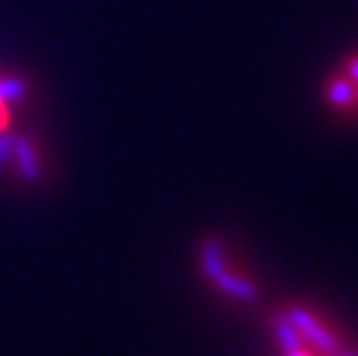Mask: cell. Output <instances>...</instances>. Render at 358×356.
<instances>
[{
  "label": "cell",
  "instance_id": "obj_1",
  "mask_svg": "<svg viewBox=\"0 0 358 356\" xmlns=\"http://www.w3.org/2000/svg\"><path fill=\"white\" fill-rule=\"evenodd\" d=\"M287 317H289V322H292L294 327L299 329L301 336L306 338L310 345H315L317 350H322L324 354H335V352L340 350V338L335 336L333 331L326 329L315 315L308 313V310L289 308Z\"/></svg>",
  "mask_w": 358,
  "mask_h": 356
},
{
  "label": "cell",
  "instance_id": "obj_2",
  "mask_svg": "<svg viewBox=\"0 0 358 356\" xmlns=\"http://www.w3.org/2000/svg\"><path fill=\"white\" fill-rule=\"evenodd\" d=\"M220 290H222L224 294H229V297L238 299V301H255L257 299V285L252 283V280L243 278V276H236V273H229V271H222L215 280H213Z\"/></svg>",
  "mask_w": 358,
  "mask_h": 356
},
{
  "label": "cell",
  "instance_id": "obj_3",
  "mask_svg": "<svg viewBox=\"0 0 358 356\" xmlns=\"http://www.w3.org/2000/svg\"><path fill=\"white\" fill-rule=\"evenodd\" d=\"M14 153H17L19 171L24 173L26 180L35 183V180L42 176V166H40V160H37L33 146H30L26 139H14Z\"/></svg>",
  "mask_w": 358,
  "mask_h": 356
},
{
  "label": "cell",
  "instance_id": "obj_4",
  "mask_svg": "<svg viewBox=\"0 0 358 356\" xmlns=\"http://www.w3.org/2000/svg\"><path fill=\"white\" fill-rule=\"evenodd\" d=\"M201 266H203V273L210 280H215L224 271V252H222L220 241L210 238L201 245Z\"/></svg>",
  "mask_w": 358,
  "mask_h": 356
},
{
  "label": "cell",
  "instance_id": "obj_5",
  "mask_svg": "<svg viewBox=\"0 0 358 356\" xmlns=\"http://www.w3.org/2000/svg\"><path fill=\"white\" fill-rule=\"evenodd\" d=\"M275 333H278V340H280V345H282V350H285V352L306 350V338H303L299 333V329L289 322L287 313L275 317Z\"/></svg>",
  "mask_w": 358,
  "mask_h": 356
},
{
  "label": "cell",
  "instance_id": "obj_6",
  "mask_svg": "<svg viewBox=\"0 0 358 356\" xmlns=\"http://www.w3.org/2000/svg\"><path fill=\"white\" fill-rule=\"evenodd\" d=\"M331 102L338 104V107H349L356 97V90L349 81H335L331 86Z\"/></svg>",
  "mask_w": 358,
  "mask_h": 356
},
{
  "label": "cell",
  "instance_id": "obj_7",
  "mask_svg": "<svg viewBox=\"0 0 358 356\" xmlns=\"http://www.w3.org/2000/svg\"><path fill=\"white\" fill-rule=\"evenodd\" d=\"M14 153V137H0V166H3Z\"/></svg>",
  "mask_w": 358,
  "mask_h": 356
},
{
  "label": "cell",
  "instance_id": "obj_8",
  "mask_svg": "<svg viewBox=\"0 0 358 356\" xmlns=\"http://www.w3.org/2000/svg\"><path fill=\"white\" fill-rule=\"evenodd\" d=\"M285 356H312L308 350H292V352H285Z\"/></svg>",
  "mask_w": 358,
  "mask_h": 356
},
{
  "label": "cell",
  "instance_id": "obj_9",
  "mask_svg": "<svg viewBox=\"0 0 358 356\" xmlns=\"http://www.w3.org/2000/svg\"><path fill=\"white\" fill-rule=\"evenodd\" d=\"M340 356H358V354H340Z\"/></svg>",
  "mask_w": 358,
  "mask_h": 356
}]
</instances>
